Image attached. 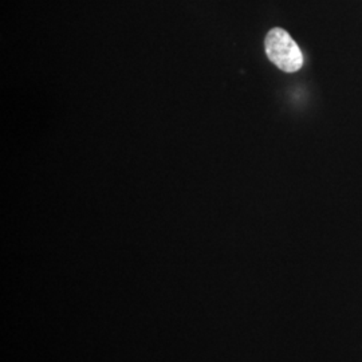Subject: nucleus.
<instances>
[{
	"label": "nucleus",
	"instance_id": "obj_1",
	"mask_svg": "<svg viewBox=\"0 0 362 362\" xmlns=\"http://www.w3.org/2000/svg\"><path fill=\"white\" fill-rule=\"evenodd\" d=\"M264 49L272 64L285 73H297L303 66V54L297 42L281 27L269 31L264 39Z\"/></svg>",
	"mask_w": 362,
	"mask_h": 362
}]
</instances>
